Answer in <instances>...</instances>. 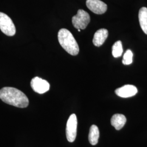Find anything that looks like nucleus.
<instances>
[{
	"label": "nucleus",
	"mask_w": 147,
	"mask_h": 147,
	"mask_svg": "<svg viewBox=\"0 0 147 147\" xmlns=\"http://www.w3.org/2000/svg\"><path fill=\"white\" fill-rule=\"evenodd\" d=\"M0 99L7 104L19 108H25L29 104L26 95L21 90L6 87L0 90Z\"/></svg>",
	"instance_id": "obj_1"
},
{
	"label": "nucleus",
	"mask_w": 147,
	"mask_h": 147,
	"mask_svg": "<svg viewBox=\"0 0 147 147\" xmlns=\"http://www.w3.org/2000/svg\"><path fill=\"white\" fill-rule=\"evenodd\" d=\"M58 42L63 49L72 56L79 53V47L72 33L65 28L61 29L58 33Z\"/></svg>",
	"instance_id": "obj_2"
},
{
	"label": "nucleus",
	"mask_w": 147,
	"mask_h": 147,
	"mask_svg": "<svg viewBox=\"0 0 147 147\" xmlns=\"http://www.w3.org/2000/svg\"><path fill=\"white\" fill-rule=\"evenodd\" d=\"M0 30L8 36H13L16 32V27L10 17L0 12Z\"/></svg>",
	"instance_id": "obj_3"
},
{
	"label": "nucleus",
	"mask_w": 147,
	"mask_h": 147,
	"mask_svg": "<svg viewBox=\"0 0 147 147\" xmlns=\"http://www.w3.org/2000/svg\"><path fill=\"white\" fill-rule=\"evenodd\" d=\"M90 20L89 14L82 9H79L76 15L72 18L74 27L77 29L84 30Z\"/></svg>",
	"instance_id": "obj_4"
},
{
	"label": "nucleus",
	"mask_w": 147,
	"mask_h": 147,
	"mask_svg": "<svg viewBox=\"0 0 147 147\" xmlns=\"http://www.w3.org/2000/svg\"><path fill=\"white\" fill-rule=\"evenodd\" d=\"M78 119L75 114L71 115L67 123L66 136L69 142H73L76 137L77 135Z\"/></svg>",
	"instance_id": "obj_5"
},
{
	"label": "nucleus",
	"mask_w": 147,
	"mask_h": 147,
	"mask_svg": "<svg viewBox=\"0 0 147 147\" xmlns=\"http://www.w3.org/2000/svg\"><path fill=\"white\" fill-rule=\"evenodd\" d=\"M31 86L35 92L39 94L45 93L50 89V84L47 81L39 77L32 79Z\"/></svg>",
	"instance_id": "obj_6"
},
{
	"label": "nucleus",
	"mask_w": 147,
	"mask_h": 147,
	"mask_svg": "<svg viewBox=\"0 0 147 147\" xmlns=\"http://www.w3.org/2000/svg\"><path fill=\"white\" fill-rule=\"evenodd\" d=\"M86 5L90 11L96 14H102L107 9V5L100 0H87Z\"/></svg>",
	"instance_id": "obj_7"
},
{
	"label": "nucleus",
	"mask_w": 147,
	"mask_h": 147,
	"mask_svg": "<svg viewBox=\"0 0 147 147\" xmlns=\"http://www.w3.org/2000/svg\"><path fill=\"white\" fill-rule=\"evenodd\" d=\"M137 92L136 87L131 84H126L115 90L116 94L124 98L133 96L136 94Z\"/></svg>",
	"instance_id": "obj_8"
},
{
	"label": "nucleus",
	"mask_w": 147,
	"mask_h": 147,
	"mask_svg": "<svg viewBox=\"0 0 147 147\" xmlns=\"http://www.w3.org/2000/svg\"><path fill=\"white\" fill-rule=\"evenodd\" d=\"M109 35V32L105 28H101L95 33L93 39V44L95 47L101 46L107 39Z\"/></svg>",
	"instance_id": "obj_9"
},
{
	"label": "nucleus",
	"mask_w": 147,
	"mask_h": 147,
	"mask_svg": "<svg viewBox=\"0 0 147 147\" xmlns=\"http://www.w3.org/2000/svg\"><path fill=\"white\" fill-rule=\"evenodd\" d=\"M126 122L125 116L122 114H115L112 117L111 119V125L117 130H119L125 125Z\"/></svg>",
	"instance_id": "obj_10"
},
{
	"label": "nucleus",
	"mask_w": 147,
	"mask_h": 147,
	"mask_svg": "<svg viewBox=\"0 0 147 147\" xmlns=\"http://www.w3.org/2000/svg\"><path fill=\"white\" fill-rule=\"evenodd\" d=\"M100 133L98 127L95 125H92L90 126L89 129V136H88V140L89 143L92 145H96L98 142V140L99 138Z\"/></svg>",
	"instance_id": "obj_11"
},
{
	"label": "nucleus",
	"mask_w": 147,
	"mask_h": 147,
	"mask_svg": "<svg viewBox=\"0 0 147 147\" xmlns=\"http://www.w3.org/2000/svg\"><path fill=\"white\" fill-rule=\"evenodd\" d=\"M138 19L143 31L147 34V8L142 7L140 9Z\"/></svg>",
	"instance_id": "obj_12"
},
{
	"label": "nucleus",
	"mask_w": 147,
	"mask_h": 147,
	"mask_svg": "<svg viewBox=\"0 0 147 147\" xmlns=\"http://www.w3.org/2000/svg\"><path fill=\"white\" fill-rule=\"evenodd\" d=\"M112 55L114 57L118 58L119 57H121L123 53V46L122 43L121 42V40H118L112 46Z\"/></svg>",
	"instance_id": "obj_13"
},
{
	"label": "nucleus",
	"mask_w": 147,
	"mask_h": 147,
	"mask_svg": "<svg viewBox=\"0 0 147 147\" xmlns=\"http://www.w3.org/2000/svg\"><path fill=\"white\" fill-rule=\"evenodd\" d=\"M133 53L130 50H127L124 55L122 62L124 65H129L132 63Z\"/></svg>",
	"instance_id": "obj_14"
},
{
	"label": "nucleus",
	"mask_w": 147,
	"mask_h": 147,
	"mask_svg": "<svg viewBox=\"0 0 147 147\" xmlns=\"http://www.w3.org/2000/svg\"><path fill=\"white\" fill-rule=\"evenodd\" d=\"M81 30H80V29H78V31L79 32H81Z\"/></svg>",
	"instance_id": "obj_15"
}]
</instances>
